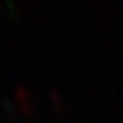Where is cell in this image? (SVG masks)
Listing matches in <instances>:
<instances>
[{
	"label": "cell",
	"instance_id": "7a4b0ae2",
	"mask_svg": "<svg viewBox=\"0 0 123 123\" xmlns=\"http://www.w3.org/2000/svg\"><path fill=\"white\" fill-rule=\"evenodd\" d=\"M16 93H18V99L22 101V105H24L26 113H32V111H34V105H32V99H30V93H28V89L20 86V87L16 89Z\"/></svg>",
	"mask_w": 123,
	"mask_h": 123
},
{
	"label": "cell",
	"instance_id": "6da1fadb",
	"mask_svg": "<svg viewBox=\"0 0 123 123\" xmlns=\"http://www.w3.org/2000/svg\"><path fill=\"white\" fill-rule=\"evenodd\" d=\"M48 97H50L52 105L56 107L58 111H66V101H64V95H62L56 87H50V89H48Z\"/></svg>",
	"mask_w": 123,
	"mask_h": 123
}]
</instances>
